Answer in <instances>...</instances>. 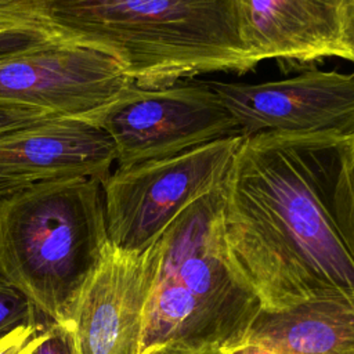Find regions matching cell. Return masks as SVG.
<instances>
[{
  "label": "cell",
  "instance_id": "obj_2",
  "mask_svg": "<svg viewBox=\"0 0 354 354\" xmlns=\"http://www.w3.org/2000/svg\"><path fill=\"white\" fill-rule=\"evenodd\" d=\"M48 28L115 58L140 87L253 71L236 0H39Z\"/></svg>",
  "mask_w": 354,
  "mask_h": 354
},
{
  "label": "cell",
  "instance_id": "obj_19",
  "mask_svg": "<svg viewBox=\"0 0 354 354\" xmlns=\"http://www.w3.org/2000/svg\"><path fill=\"white\" fill-rule=\"evenodd\" d=\"M33 354H73L69 330L51 324L50 335L39 344Z\"/></svg>",
  "mask_w": 354,
  "mask_h": 354
},
{
  "label": "cell",
  "instance_id": "obj_11",
  "mask_svg": "<svg viewBox=\"0 0 354 354\" xmlns=\"http://www.w3.org/2000/svg\"><path fill=\"white\" fill-rule=\"evenodd\" d=\"M116 151L111 137L84 118L57 116L0 136V177L41 181L111 174Z\"/></svg>",
  "mask_w": 354,
  "mask_h": 354
},
{
  "label": "cell",
  "instance_id": "obj_21",
  "mask_svg": "<svg viewBox=\"0 0 354 354\" xmlns=\"http://www.w3.org/2000/svg\"><path fill=\"white\" fill-rule=\"evenodd\" d=\"M225 354H279L277 351H272V350H268L266 347H261V346H256V344H248V343H243L238 347H234L228 351H224Z\"/></svg>",
  "mask_w": 354,
  "mask_h": 354
},
{
  "label": "cell",
  "instance_id": "obj_12",
  "mask_svg": "<svg viewBox=\"0 0 354 354\" xmlns=\"http://www.w3.org/2000/svg\"><path fill=\"white\" fill-rule=\"evenodd\" d=\"M243 343L279 354H354V300L321 299L278 311L261 308Z\"/></svg>",
  "mask_w": 354,
  "mask_h": 354
},
{
  "label": "cell",
  "instance_id": "obj_13",
  "mask_svg": "<svg viewBox=\"0 0 354 354\" xmlns=\"http://www.w3.org/2000/svg\"><path fill=\"white\" fill-rule=\"evenodd\" d=\"M330 209L342 236L354 254V134L347 138L340 156Z\"/></svg>",
  "mask_w": 354,
  "mask_h": 354
},
{
  "label": "cell",
  "instance_id": "obj_23",
  "mask_svg": "<svg viewBox=\"0 0 354 354\" xmlns=\"http://www.w3.org/2000/svg\"><path fill=\"white\" fill-rule=\"evenodd\" d=\"M348 26H350V41L354 50V0H348Z\"/></svg>",
  "mask_w": 354,
  "mask_h": 354
},
{
  "label": "cell",
  "instance_id": "obj_18",
  "mask_svg": "<svg viewBox=\"0 0 354 354\" xmlns=\"http://www.w3.org/2000/svg\"><path fill=\"white\" fill-rule=\"evenodd\" d=\"M0 25L48 28L41 17L39 0H0Z\"/></svg>",
  "mask_w": 354,
  "mask_h": 354
},
{
  "label": "cell",
  "instance_id": "obj_14",
  "mask_svg": "<svg viewBox=\"0 0 354 354\" xmlns=\"http://www.w3.org/2000/svg\"><path fill=\"white\" fill-rule=\"evenodd\" d=\"M46 321L29 299L0 277V337L21 325Z\"/></svg>",
  "mask_w": 354,
  "mask_h": 354
},
{
  "label": "cell",
  "instance_id": "obj_17",
  "mask_svg": "<svg viewBox=\"0 0 354 354\" xmlns=\"http://www.w3.org/2000/svg\"><path fill=\"white\" fill-rule=\"evenodd\" d=\"M53 118H57V115L39 108L10 101H0V136Z\"/></svg>",
  "mask_w": 354,
  "mask_h": 354
},
{
  "label": "cell",
  "instance_id": "obj_22",
  "mask_svg": "<svg viewBox=\"0 0 354 354\" xmlns=\"http://www.w3.org/2000/svg\"><path fill=\"white\" fill-rule=\"evenodd\" d=\"M35 183V181H33ZM30 184V181H24V180H12V178H1L0 177V196L7 195L10 192H14L25 185Z\"/></svg>",
  "mask_w": 354,
  "mask_h": 354
},
{
  "label": "cell",
  "instance_id": "obj_9",
  "mask_svg": "<svg viewBox=\"0 0 354 354\" xmlns=\"http://www.w3.org/2000/svg\"><path fill=\"white\" fill-rule=\"evenodd\" d=\"M236 10L253 68L266 59L285 71L311 69L328 57L354 62L348 0H236Z\"/></svg>",
  "mask_w": 354,
  "mask_h": 354
},
{
  "label": "cell",
  "instance_id": "obj_20",
  "mask_svg": "<svg viewBox=\"0 0 354 354\" xmlns=\"http://www.w3.org/2000/svg\"><path fill=\"white\" fill-rule=\"evenodd\" d=\"M140 354H225L217 347H188L181 344H156L145 348Z\"/></svg>",
  "mask_w": 354,
  "mask_h": 354
},
{
  "label": "cell",
  "instance_id": "obj_15",
  "mask_svg": "<svg viewBox=\"0 0 354 354\" xmlns=\"http://www.w3.org/2000/svg\"><path fill=\"white\" fill-rule=\"evenodd\" d=\"M57 36L44 26L0 25V61L39 47Z\"/></svg>",
  "mask_w": 354,
  "mask_h": 354
},
{
  "label": "cell",
  "instance_id": "obj_5",
  "mask_svg": "<svg viewBox=\"0 0 354 354\" xmlns=\"http://www.w3.org/2000/svg\"><path fill=\"white\" fill-rule=\"evenodd\" d=\"M242 140L227 137L118 167L101 183L111 245L124 252L151 246L185 207L223 184Z\"/></svg>",
  "mask_w": 354,
  "mask_h": 354
},
{
  "label": "cell",
  "instance_id": "obj_1",
  "mask_svg": "<svg viewBox=\"0 0 354 354\" xmlns=\"http://www.w3.org/2000/svg\"><path fill=\"white\" fill-rule=\"evenodd\" d=\"M347 138L260 133L235 153L223 183L224 234L263 310L354 300V254L330 209Z\"/></svg>",
  "mask_w": 354,
  "mask_h": 354
},
{
  "label": "cell",
  "instance_id": "obj_4",
  "mask_svg": "<svg viewBox=\"0 0 354 354\" xmlns=\"http://www.w3.org/2000/svg\"><path fill=\"white\" fill-rule=\"evenodd\" d=\"M223 207L220 184L159 236L141 351L166 343L228 351L243 343L263 304L230 256Z\"/></svg>",
  "mask_w": 354,
  "mask_h": 354
},
{
  "label": "cell",
  "instance_id": "obj_8",
  "mask_svg": "<svg viewBox=\"0 0 354 354\" xmlns=\"http://www.w3.org/2000/svg\"><path fill=\"white\" fill-rule=\"evenodd\" d=\"M236 123L238 133L354 134V72L301 71L263 83L207 82Z\"/></svg>",
  "mask_w": 354,
  "mask_h": 354
},
{
  "label": "cell",
  "instance_id": "obj_7",
  "mask_svg": "<svg viewBox=\"0 0 354 354\" xmlns=\"http://www.w3.org/2000/svg\"><path fill=\"white\" fill-rule=\"evenodd\" d=\"M134 80L106 53L57 36L0 61V101L88 119Z\"/></svg>",
  "mask_w": 354,
  "mask_h": 354
},
{
  "label": "cell",
  "instance_id": "obj_16",
  "mask_svg": "<svg viewBox=\"0 0 354 354\" xmlns=\"http://www.w3.org/2000/svg\"><path fill=\"white\" fill-rule=\"evenodd\" d=\"M51 324L46 319L12 329L0 337V354H33L39 344L50 335Z\"/></svg>",
  "mask_w": 354,
  "mask_h": 354
},
{
  "label": "cell",
  "instance_id": "obj_3",
  "mask_svg": "<svg viewBox=\"0 0 354 354\" xmlns=\"http://www.w3.org/2000/svg\"><path fill=\"white\" fill-rule=\"evenodd\" d=\"M109 243L97 178L41 180L0 196V277L66 330Z\"/></svg>",
  "mask_w": 354,
  "mask_h": 354
},
{
  "label": "cell",
  "instance_id": "obj_6",
  "mask_svg": "<svg viewBox=\"0 0 354 354\" xmlns=\"http://www.w3.org/2000/svg\"><path fill=\"white\" fill-rule=\"evenodd\" d=\"M88 120L111 137L118 167L239 136L235 120L207 82L153 88L134 83Z\"/></svg>",
  "mask_w": 354,
  "mask_h": 354
},
{
  "label": "cell",
  "instance_id": "obj_10",
  "mask_svg": "<svg viewBox=\"0 0 354 354\" xmlns=\"http://www.w3.org/2000/svg\"><path fill=\"white\" fill-rule=\"evenodd\" d=\"M159 264V238L141 252L109 243L69 330L73 354H140L144 314Z\"/></svg>",
  "mask_w": 354,
  "mask_h": 354
}]
</instances>
